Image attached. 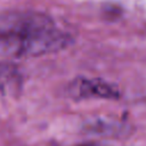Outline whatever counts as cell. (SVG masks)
I'll return each instance as SVG.
<instances>
[{
	"label": "cell",
	"instance_id": "obj_2",
	"mask_svg": "<svg viewBox=\"0 0 146 146\" xmlns=\"http://www.w3.org/2000/svg\"><path fill=\"white\" fill-rule=\"evenodd\" d=\"M70 95L78 99L80 98H106L117 99L120 91L113 84H110L99 79L78 78L68 87Z\"/></svg>",
	"mask_w": 146,
	"mask_h": 146
},
{
	"label": "cell",
	"instance_id": "obj_3",
	"mask_svg": "<svg viewBox=\"0 0 146 146\" xmlns=\"http://www.w3.org/2000/svg\"><path fill=\"white\" fill-rule=\"evenodd\" d=\"M22 75L17 67L9 63L0 64V91L16 95L22 88Z\"/></svg>",
	"mask_w": 146,
	"mask_h": 146
},
{
	"label": "cell",
	"instance_id": "obj_1",
	"mask_svg": "<svg viewBox=\"0 0 146 146\" xmlns=\"http://www.w3.org/2000/svg\"><path fill=\"white\" fill-rule=\"evenodd\" d=\"M71 41L70 34L51 24L31 29L16 35L0 36V50L14 57H36L62 50Z\"/></svg>",
	"mask_w": 146,
	"mask_h": 146
}]
</instances>
